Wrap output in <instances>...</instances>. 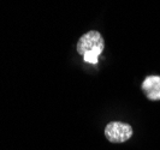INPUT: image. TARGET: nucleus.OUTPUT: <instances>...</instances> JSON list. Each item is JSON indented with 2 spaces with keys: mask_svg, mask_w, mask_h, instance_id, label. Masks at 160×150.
I'll return each instance as SVG.
<instances>
[{
  "mask_svg": "<svg viewBox=\"0 0 160 150\" xmlns=\"http://www.w3.org/2000/svg\"><path fill=\"white\" fill-rule=\"evenodd\" d=\"M76 48L81 56H83L84 61L96 65L99 61V56L105 48V41L99 31L90 30L81 36Z\"/></svg>",
  "mask_w": 160,
  "mask_h": 150,
  "instance_id": "f257e3e1",
  "label": "nucleus"
},
{
  "mask_svg": "<svg viewBox=\"0 0 160 150\" xmlns=\"http://www.w3.org/2000/svg\"><path fill=\"white\" fill-rule=\"evenodd\" d=\"M142 91L151 101H160V76H148L142 82Z\"/></svg>",
  "mask_w": 160,
  "mask_h": 150,
  "instance_id": "7ed1b4c3",
  "label": "nucleus"
},
{
  "mask_svg": "<svg viewBox=\"0 0 160 150\" xmlns=\"http://www.w3.org/2000/svg\"><path fill=\"white\" fill-rule=\"evenodd\" d=\"M132 136V127L123 121H111L105 127V137L111 143H124Z\"/></svg>",
  "mask_w": 160,
  "mask_h": 150,
  "instance_id": "f03ea898",
  "label": "nucleus"
}]
</instances>
